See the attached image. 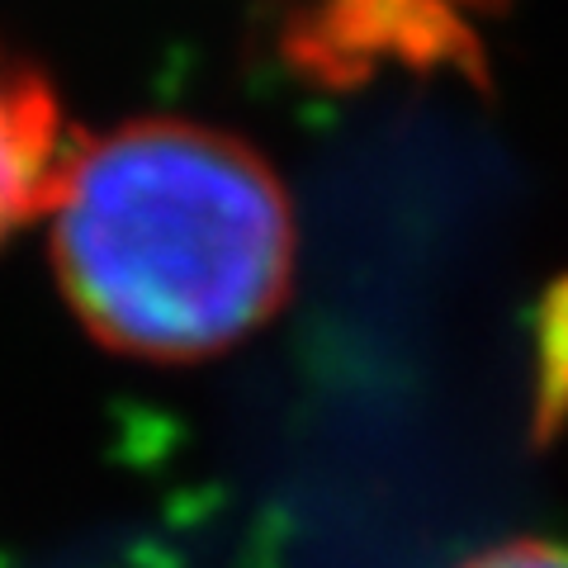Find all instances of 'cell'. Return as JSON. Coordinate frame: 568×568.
Segmentation results:
<instances>
[{
  "mask_svg": "<svg viewBox=\"0 0 568 568\" xmlns=\"http://www.w3.org/2000/svg\"><path fill=\"white\" fill-rule=\"evenodd\" d=\"M304 58H426L450 52L465 39L459 10L450 0H317L308 20L294 24Z\"/></svg>",
  "mask_w": 568,
  "mask_h": 568,
  "instance_id": "obj_3",
  "label": "cell"
},
{
  "mask_svg": "<svg viewBox=\"0 0 568 568\" xmlns=\"http://www.w3.org/2000/svg\"><path fill=\"white\" fill-rule=\"evenodd\" d=\"M62 294L81 327L138 361H204L290 298V185L246 138L200 119H129L67 148L48 200Z\"/></svg>",
  "mask_w": 568,
  "mask_h": 568,
  "instance_id": "obj_1",
  "label": "cell"
},
{
  "mask_svg": "<svg viewBox=\"0 0 568 568\" xmlns=\"http://www.w3.org/2000/svg\"><path fill=\"white\" fill-rule=\"evenodd\" d=\"M67 148L48 85L0 58V237L48 213Z\"/></svg>",
  "mask_w": 568,
  "mask_h": 568,
  "instance_id": "obj_2",
  "label": "cell"
},
{
  "mask_svg": "<svg viewBox=\"0 0 568 568\" xmlns=\"http://www.w3.org/2000/svg\"><path fill=\"white\" fill-rule=\"evenodd\" d=\"M459 568H568V545L549 540V536H521V540L478 549V555L465 559Z\"/></svg>",
  "mask_w": 568,
  "mask_h": 568,
  "instance_id": "obj_4",
  "label": "cell"
}]
</instances>
